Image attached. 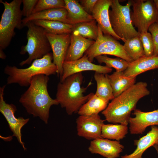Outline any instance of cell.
Returning a JSON list of instances; mask_svg holds the SVG:
<instances>
[{
	"instance_id": "1",
	"label": "cell",
	"mask_w": 158,
	"mask_h": 158,
	"mask_svg": "<svg viewBox=\"0 0 158 158\" xmlns=\"http://www.w3.org/2000/svg\"><path fill=\"white\" fill-rule=\"evenodd\" d=\"M49 78L40 74L33 77L27 90L21 95L19 102L27 112L34 117H39L47 124L49 117L50 108L58 105L56 99L50 96L47 90Z\"/></svg>"
},
{
	"instance_id": "2",
	"label": "cell",
	"mask_w": 158,
	"mask_h": 158,
	"mask_svg": "<svg viewBox=\"0 0 158 158\" xmlns=\"http://www.w3.org/2000/svg\"><path fill=\"white\" fill-rule=\"evenodd\" d=\"M145 82H139L114 98L102 112L106 120L113 124L127 126L132 111L142 98L150 94Z\"/></svg>"
},
{
	"instance_id": "3",
	"label": "cell",
	"mask_w": 158,
	"mask_h": 158,
	"mask_svg": "<svg viewBox=\"0 0 158 158\" xmlns=\"http://www.w3.org/2000/svg\"><path fill=\"white\" fill-rule=\"evenodd\" d=\"M83 80L82 72H80L68 76L57 85L56 99L69 115L78 113L94 94L92 92L84 95L83 94L91 83L86 87H82Z\"/></svg>"
},
{
	"instance_id": "4",
	"label": "cell",
	"mask_w": 158,
	"mask_h": 158,
	"mask_svg": "<svg viewBox=\"0 0 158 158\" xmlns=\"http://www.w3.org/2000/svg\"><path fill=\"white\" fill-rule=\"evenodd\" d=\"M52 60V53L49 52L42 58L34 60L29 67L26 68L6 65L4 72L8 75L7 84L15 83L21 87H28L32 78L36 75L44 74L49 76L56 74L57 68Z\"/></svg>"
},
{
	"instance_id": "5",
	"label": "cell",
	"mask_w": 158,
	"mask_h": 158,
	"mask_svg": "<svg viewBox=\"0 0 158 158\" xmlns=\"http://www.w3.org/2000/svg\"><path fill=\"white\" fill-rule=\"evenodd\" d=\"M25 26L28 30L26 33L27 44L21 48L20 54H28V57L19 63L21 66L30 65L34 60L41 58L51 50L49 41L46 35V30L35 24L32 21L28 22Z\"/></svg>"
},
{
	"instance_id": "6",
	"label": "cell",
	"mask_w": 158,
	"mask_h": 158,
	"mask_svg": "<svg viewBox=\"0 0 158 158\" xmlns=\"http://www.w3.org/2000/svg\"><path fill=\"white\" fill-rule=\"evenodd\" d=\"M4 7L0 23V48L6 49L14 36L15 28L21 29L22 24V0H13L9 3L0 0Z\"/></svg>"
},
{
	"instance_id": "7",
	"label": "cell",
	"mask_w": 158,
	"mask_h": 158,
	"mask_svg": "<svg viewBox=\"0 0 158 158\" xmlns=\"http://www.w3.org/2000/svg\"><path fill=\"white\" fill-rule=\"evenodd\" d=\"M132 0H128L125 5L120 4L118 0H113L109 11L112 28L116 35L124 42L138 35L140 33L134 28L130 16Z\"/></svg>"
},
{
	"instance_id": "8",
	"label": "cell",
	"mask_w": 158,
	"mask_h": 158,
	"mask_svg": "<svg viewBox=\"0 0 158 158\" xmlns=\"http://www.w3.org/2000/svg\"><path fill=\"white\" fill-rule=\"evenodd\" d=\"M98 26L97 38L84 54L89 60L92 62L97 56L109 55L123 59L130 63L133 62V61L125 51L123 45L112 36L104 35L100 26Z\"/></svg>"
},
{
	"instance_id": "9",
	"label": "cell",
	"mask_w": 158,
	"mask_h": 158,
	"mask_svg": "<svg viewBox=\"0 0 158 158\" xmlns=\"http://www.w3.org/2000/svg\"><path fill=\"white\" fill-rule=\"evenodd\" d=\"M131 18L140 33L147 32L152 24L158 23V9L153 0H132Z\"/></svg>"
},
{
	"instance_id": "10",
	"label": "cell",
	"mask_w": 158,
	"mask_h": 158,
	"mask_svg": "<svg viewBox=\"0 0 158 158\" xmlns=\"http://www.w3.org/2000/svg\"><path fill=\"white\" fill-rule=\"evenodd\" d=\"M6 85L0 87V112L7 121L9 127L13 133L12 137H16L24 150L26 148L21 140V129L29 121L30 119L19 117L16 118L15 114L17 110L16 106L13 104L6 103L4 99V90Z\"/></svg>"
},
{
	"instance_id": "11",
	"label": "cell",
	"mask_w": 158,
	"mask_h": 158,
	"mask_svg": "<svg viewBox=\"0 0 158 158\" xmlns=\"http://www.w3.org/2000/svg\"><path fill=\"white\" fill-rule=\"evenodd\" d=\"M71 34L46 33L52 51L53 61L57 67V74L60 78L63 74V64L70 44Z\"/></svg>"
},
{
	"instance_id": "12",
	"label": "cell",
	"mask_w": 158,
	"mask_h": 158,
	"mask_svg": "<svg viewBox=\"0 0 158 158\" xmlns=\"http://www.w3.org/2000/svg\"><path fill=\"white\" fill-rule=\"evenodd\" d=\"M78 135L88 140L102 138L101 132L104 124L98 114L80 115L76 120Z\"/></svg>"
},
{
	"instance_id": "13",
	"label": "cell",
	"mask_w": 158,
	"mask_h": 158,
	"mask_svg": "<svg viewBox=\"0 0 158 158\" xmlns=\"http://www.w3.org/2000/svg\"><path fill=\"white\" fill-rule=\"evenodd\" d=\"M63 71L60 78L62 82L68 76L75 73L91 71L104 74L111 73L112 68L106 66L95 64L91 62L87 56L84 54L77 60L72 61H64L63 64Z\"/></svg>"
},
{
	"instance_id": "14",
	"label": "cell",
	"mask_w": 158,
	"mask_h": 158,
	"mask_svg": "<svg viewBox=\"0 0 158 158\" xmlns=\"http://www.w3.org/2000/svg\"><path fill=\"white\" fill-rule=\"evenodd\" d=\"M129 121L131 134H142L150 126L158 125V109L152 111L144 112L135 109Z\"/></svg>"
},
{
	"instance_id": "15",
	"label": "cell",
	"mask_w": 158,
	"mask_h": 158,
	"mask_svg": "<svg viewBox=\"0 0 158 158\" xmlns=\"http://www.w3.org/2000/svg\"><path fill=\"white\" fill-rule=\"evenodd\" d=\"M113 0H98L92 15L98 23L104 35H111L117 40H121L113 30L110 22L109 8Z\"/></svg>"
},
{
	"instance_id": "16",
	"label": "cell",
	"mask_w": 158,
	"mask_h": 158,
	"mask_svg": "<svg viewBox=\"0 0 158 158\" xmlns=\"http://www.w3.org/2000/svg\"><path fill=\"white\" fill-rule=\"evenodd\" d=\"M124 148L119 141L100 138L91 141L88 150L92 154H99L106 158H117Z\"/></svg>"
},
{
	"instance_id": "17",
	"label": "cell",
	"mask_w": 158,
	"mask_h": 158,
	"mask_svg": "<svg viewBox=\"0 0 158 158\" xmlns=\"http://www.w3.org/2000/svg\"><path fill=\"white\" fill-rule=\"evenodd\" d=\"M95 42L94 40L84 38L79 35L71 33L70 44L65 61H72L81 58Z\"/></svg>"
},
{
	"instance_id": "18",
	"label": "cell",
	"mask_w": 158,
	"mask_h": 158,
	"mask_svg": "<svg viewBox=\"0 0 158 158\" xmlns=\"http://www.w3.org/2000/svg\"><path fill=\"white\" fill-rule=\"evenodd\" d=\"M151 130L146 135L138 140H134V144L136 148L131 154L121 156V158H142L144 152L154 145H158V127L151 126Z\"/></svg>"
},
{
	"instance_id": "19",
	"label": "cell",
	"mask_w": 158,
	"mask_h": 158,
	"mask_svg": "<svg viewBox=\"0 0 158 158\" xmlns=\"http://www.w3.org/2000/svg\"><path fill=\"white\" fill-rule=\"evenodd\" d=\"M158 68V56H144L130 63L123 73L126 76L136 77L146 71Z\"/></svg>"
},
{
	"instance_id": "20",
	"label": "cell",
	"mask_w": 158,
	"mask_h": 158,
	"mask_svg": "<svg viewBox=\"0 0 158 158\" xmlns=\"http://www.w3.org/2000/svg\"><path fill=\"white\" fill-rule=\"evenodd\" d=\"M64 1L65 8L68 12L67 19L69 24L73 25L95 20L92 15L89 14L84 10L77 1Z\"/></svg>"
},
{
	"instance_id": "21",
	"label": "cell",
	"mask_w": 158,
	"mask_h": 158,
	"mask_svg": "<svg viewBox=\"0 0 158 158\" xmlns=\"http://www.w3.org/2000/svg\"><path fill=\"white\" fill-rule=\"evenodd\" d=\"M67 11L65 8H53L43 11L32 14L22 19L23 26L30 21L36 20L56 21L69 24L67 19Z\"/></svg>"
},
{
	"instance_id": "22",
	"label": "cell",
	"mask_w": 158,
	"mask_h": 158,
	"mask_svg": "<svg viewBox=\"0 0 158 158\" xmlns=\"http://www.w3.org/2000/svg\"><path fill=\"white\" fill-rule=\"evenodd\" d=\"M108 76L115 98L135 83L136 77L126 76L122 71H116Z\"/></svg>"
},
{
	"instance_id": "23",
	"label": "cell",
	"mask_w": 158,
	"mask_h": 158,
	"mask_svg": "<svg viewBox=\"0 0 158 158\" xmlns=\"http://www.w3.org/2000/svg\"><path fill=\"white\" fill-rule=\"evenodd\" d=\"M94 78L97 85L95 94L108 102L113 99L115 97L108 74L95 72Z\"/></svg>"
},
{
	"instance_id": "24",
	"label": "cell",
	"mask_w": 158,
	"mask_h": 158,
	"mask_svg": "<svg viewBox=\"0 0 158 158\" xmlns=\"http://www.w3.org/2000/svg\"><path fill=\"white\" fill-rule=\"evenodd\" d=\"M36 25L44 28L47 33L61 34H71L73 25L61 22L44 20H36L32 21Z\"/></svg>"
},
{
	"instance_id": "25",
	"label": "cell",
	"mask_w": 158,
	"mask_h": 158,
	"mask_svg": "<svg viewBox=\"0 0 158 158\" xmlns=\"http://www.w3.org/2000/svg\"><path fill=\"white\" fill-rule=\"evenodd\" d=\"M108 102L94 94L87 102L82 106L78 113L80 115L98 114L105 109Z\"/></svg>"
},
{
	"instance_id": "26",
	"label": "cell",
	"mask_w": 158,
	"mask_h": 158,
	"mask_svg": "<svg viewBox=\"0 0 158 158\" xmlns=\"http://www.w3.org/2000/svg\"><path fill=\"white\" fill-rule=\"evenodd\" d=\"M95 20L83 22L73 25L71 33L95 41L97 37L98 28Z\"/></svg>"
},
{
	"instance_id": "27",
	"label": "cell",
	"mask_w": 158,
	"mask_h": 158,
	"mask_svg": "<svg viewBox=\"0 0 158 158\" xmlns=\"http://www.w3.org/2000/svg\"><path fill=\"white\" fill-rule=\"evenodd\" d=\"M128 132L127 126L121 124H104L101 136L102 138L119 141L124 138Z\"/></svg>"
},
{
	"instance_id": "28",
	"label": "cell",
	"mask_w": 158,
	"mask_h": 158,
	"mask_svg": "<svg viewBox=\"0 0 158 158\" xmlns=\"http://www.w3.org/2000/svg\"><path fill=\"white\" fill-rule=\"evenodd\" d=\"M124 42L125 51L133 61L145 56L139 35L127 40Z\"/></svg>"
},
{
	"instance_id": "29",
	"label": "cell",
	"mask_w": 158,
	"mask_h": 158,
	"mask_svg": "<svg viewBox=\"0 0 158 158\" xmlns=\"http://www.w3.org/2000/svg\"><path fill=\"white\" fill-rule=\"evenodd\" d=\"M95 58L99 63H104L106 66L114 68L116 71L123 72L127 68L130 64V63L121 58H111L106 55L98 56Z\"/></svg>"
},
{
	"instance_id": "30",
	"label": "cell",
	"mask_w": 158,
	"mask_h": 158,
	"mask_svg": "<svg viewBox=\"0 0 158 158\" xmlns=\"http://www.w3.org/2000/svg\"><path fill=\"white\" fill-rule=\"evenodd\" d=\"M65 6L64 0H38L32 14L53 8H65Z\"/></svg>"
},
{
	"instance_id": "31",
	"label": "cell",
	"mask_w": 158,
	"mask_h": 158,
	"mask_svg": "<svg viewBox=\"0 0 158 158\" xmlns=\"http://www.w3.org/2000/svg\"><path fill=\"white\" fill-rule=\"evenodd\" d=\"M145 56H153L154 51V43L151 33L148 32L140 33Z\"/></svg>"
},
{
	"instance_id": "32",
	"label": "cell",
	"mask_w": 158,
	"mask_h": 158,
	"mask_svg": "<svg viewBox=\"0 0 158 158\" xmlns=\"http://www.w3.org/2000/svg\"><path fill=\"white\" fill-rule=\"evenodd\" d=\"M38 0H22L23 5L22 10V16L28 17L32 14Z\"/></svg>"
},
{
	"instance_id": "33",
	"label": "cell",
	"mask_w": 158,
	"mask_h": 158,
	"mask_svg": "<svg viewBox=\"0 0 158 158\" xmlns=\"http://www.w3.org/2000/svg\"><path fill=\"white\" fill-rule=\"evenodd\" d=\"M148 31L152 35L154 43L153 56H158V23L152 24L149 27Z\"/></svg>"
},
{
	"instance_id": "34",
	"label": "cell",
	"mask_w": 158,
	"mask_h": 158,
	"mask_svg": "<svg viewBox=\"0 0 158 158\" xmlns=\"http://www.w3.org/2000/svg\"><path fill=\"white\" fill-rule=\"evenodd\" d=\"M98 0H80V4L84 10L92 15L94 7Z\"/></svg>"
},
{
	"instance_id": "35",
	"label": "cell",
	"mask_w": 158,
	"mask_h": 158,
	"mask_svg": "<svg viewBox=\"0 0 158 158\" xmlns=\"http://www.w3.org/2000/svg\"><path fill=\"white\" fill-rule=\"evenodd\" d=\"M3 49L0 48V58L2 59H5L6 56L4 51Z\"/></svg>"
},
{
	"instance_id": "36",
	"label": "cell",
	"mask_w": 158,
	"mask_h": 158,
	"mask_svg": "<svg viewBox=\"0 0 158 158\" xmlns=\"http://www.w3.org/2000/svg\"><path fill=\"white\" fill-rule=\"evenodd\" d=\"M156 150L158 154V145H154L153 146Z\"/></svg>"
},
{
	"instance_id": "37",
	"label": "cell",
	"mask_w": 158,
	"mask_h": 158,
	"mask_svg": "<svg viewBox=\"0 0 158 158\" xmlns=\"http://www.w3.org/2000/svg\"><path fill=\"white\" fill-rule=\"evenodd\" d=\"M158 9V0H154Z\"/></svg>"
}]
</instances>
